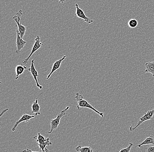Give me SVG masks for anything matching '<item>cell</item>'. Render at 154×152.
<instances>
[{
	"instance_id": "6da1fadb",
	"label": "cell",
	"mask_w": 154,
	"mask_h": 152,
	"mask_svg": "<svg viewBox=\"0 0 154 152\" xmlns=\"http://www.w3.org/2000/svg\"><path fill=\"white\" fill-rule=\"evenodd\" d=\"M77 103V107L78 110L80 109V108L84 107V108H88L90 109L91 110L95 111L96 113L99 114L100 116L102 118L104 117V113L103 112H100L96 109L94 107L88 102L87 101H86L84 98L83 95L80 94L79 93H76L75 97Z\"/></svg>"
},
{
	"instance_id": "7a4b0ae2",
	"label": "cell",
	"mask_w": 154,
	"mask_h": 152,
	"mask_svg": "<svg viewBox=\"0 0 154 152\" xmlns=\"http://www.w3.org/2000/svg\"><path fill=\"white\" fill-rule=\"evenodd\" d=\"M70 107L69 106H67L65 108V109L62 110L61 111L60 113H59L58 114L57 117L55 119H52L51 121V128L50 131L48 132L49 134H51L52 132L54 131V130L56 129H57L60 123V119L63 116L66 115V112L69 109Z\"/></svg>"
},
{
	"instance_id": "3957f363",
	"label": "cell",
	"mask_w": 154,
	"mask_h": 152,
	"mask_svg": "<svg viewBox=\"0 0 154 152\" xmlns=\"http://www.w3.org/2000/svg\"><path fill=\"white\" fill-rule=\"evenodd\" d=\"M23 15V11L20 10L13 18V20L17 23L16 26L18 27L20 36L22 38H23L24 36L26 34V27L22 25L21 23V17Z\"/></svg>"
},
{
	"instance_id": "277c9868",
	"label": "cell",
	"mask_w": 154,
	"mask_h": 152,
	"mask_svg": "<svg viewBox=\"0 0 154 152\" xmlns=\"http://www.w3.org/2000/svg\"><path fill=\"white\" fill-rule=\"evenodd\" d=\"M154 115V108L153 109L149 110L146 113H145L144 115L140 118L139 121L137 123V125L134 127L132 126L130 127L129 131L131 132H133L136 129H137L138 127L142 124V123L148 121V120H152V117Z\"/></svg>"
},
{
	"instance_id": "5b68a950",
	"label": "cell",
	"mask_w": 154,
	"mask_h": 152,
	"mask_svg": "<svg viewBox=\"0 0 154 152\" xmlns=\"http://www.w3.org/2000/svg\"><path fill=\"white\" fill-rule=\"evenodd\" d=\"M43 44L41 43L40 41V38L38 36L36 37V38L35 39V42L34 44L33 47H32V50L29 56L28 57H27L26 59H24L23 60V63L24 65H25L28 63L29 60L31 57L34 54V53H35L37 50L38 49H40V48L43 46Z\"/></svg>"
},
{
	"instance_id": "8992f818",
	"label": "cell",
	"mask_w": 154,
	"mask_h": 152,
	"mask_svg": "<svg viewBox=\"0 0 154 152\" xmlns=\"http://www.w3.org/2000/svg\"><path fill=\"white\" fill-rule=\"evenodd\" d=\"M76 12L75 15L78 18L82 19L88 24H91L93 23V20L90 18H88L85 15L84 11L81 8L79 7L78 4H75Z\"/></svg>"
},
{
	"instance_id": "52a82bcc",
	"label": "cell",
	"mask_w": 154,
	"mask_h": 152,
	"mask_svg": "<svg viewBox=\"0 0 154 152\" xmlns=\"http://www.w3.org/2000/svg\"><path fill=\"white\" fill-rule=\"evenodd\" d=\"M16 34H17V38H16L17 49H16V53L18 54L19 53H20L22 49L24 47H25V45L26 44V41L24 40L23 38L21 37L17 26H16Z\"/></svg>"
},
{
	"instance_id": "ba28073f",
	"label": "cell",
	"mask_w": 154,
	"mask_h": 152,
	"mask_svg": "<svg viewBox=\"0 0 154 152\" xmlns=\"http://www.w3.org/2000/svg\"><path fill=\"white\" fill-rule=\"evenodd\" d=\"M34 64V60H32L30 67L29 68V70L30 72L32 75V76L33 77L35 81V82H36V85L37 87L39 88V89H42L43 88V86L40 85L39 83H38V79H37V78L38 76V73L37 70L35 69V67Z\"/></svg>"
},
{
	"instance_id": "9c48e42d",
	"label": "cell",
	"mask_w": 154,
	"mask_h": 152,
	"mask_svg": "<svg viewBox=\"0 0 154 152\" xmlns=\"http://www.w3.org/2000/svg\"><path fill=\"white\" fill-rule=\"evenodd\" d=\"M34 118H35V116H34V115H29V114L25 113L21 117V118L18 121H17L15 123L11 130L12 132L15 131L17 129V127L20 123H23V122L27 123V122H29L31 119Z\"/></svg>"
},
{
	"instance_id": "30bf717a",
	"label": "cell",
	"mask_w": 154,
	"mask_h": 152,
	"mask_svg": "<svg viewBox=\"0 0 154 152\" xmlns=\"http://www.w3.org/2000/svg\"><path fill=\"white\" fill-rule=\"evenodd\" d=\"M66 57H67L66 56L63 55L61 59L56 60L54 63L53 65L51 71L50 73L48 75V77L47 78V79H49L51 78V76L53 75V74L60 68L61 63L65 59Z\"/></svg>"
},
{
	"instance_id": "8fae6325",
	"label": "cell",
	"mask_w": 154,
	"mask_h": 152,
	"mask_svg": "<svg viewBox=\"0 0 154 152\" xmlns=\"http://www.w3.org/2000/svg\"><path fill=\"white\" fill-rule=\"evenodd\" d=\"M41 107L38 104V99L36 98L35 101L32 104V112L35 113V116L40 115V109Z\"/></svg>"
},
{
	"instance_id": "7c38bea8",
	"label": "cell",
	"mask_w": 154,
	"mask_h": 152,
	"mask_svg": "<svg viewBox=\"0 0 154 152\" xmlns=\"http://www.w3.org/2000/svg\"><path fill=\"white\" fill-rule=\"evenodd\" d=\"M27 69V67L25 65H17L15 68V73H16L15 79H18L19 76L23 73L25 70H26Z\"/></svg>"
},
{
	"instance_id": "4fadbf2b",
	"label": "cell",
	"mask_w": 154,
	"mask_h": 152,
	"mask_svg": "<svg viewBox=\"0 0 154 152\" xmlns=\"http://www.w3.org/2000/svg\"><path fill=\"white\" fill-rule=\"evenodd\" d=\"M52 145V143L50 140V138H47V140L45 142H43L42 144L38 145V146L39 147L40 152H49V150L47 149L46 147L48 146H51Z\"/></svg>"
},
{
	"instance_id": "5bb4252c",
	"label": "cell",
	"mask_w": 154,
	"mask_h": 152,
	"mask_svg": "<svg viewBox=\"0 0 154 152\" xmlns=\"http://www.w3.org/2000/svg\"><path fill=\"white\" fill-rule=\"evenodd\" d=\"M145 66L146 69L144 72L152 74L153 76L154 77V61L146 62Z\"/></svg>"
},
{
	"instance_id": "9a60e30c",
	"label": "cell",
	"mask_w": 154,
	"mask_h": 152,
	"mask_svg": "<svg viewBox=\"0 0 154 152\" xmlns=\"http://www.w3.org/2000/svg\"><path fill=\"white\" fill-rule=\"evenodd\" d=\"M152 144L154 145V137L153 136H150L147 138L143 142L140 143L137 146V147L141 148L144 145H149Z\"/></svg>"
},
{
	"instance_id": "2e32d148",
	"label": "cell",
	"mask_w": 154,
	"mask_h": 152,
	"mask_svg": "<svg viewBox=\"0 0 154 152\" xmlns=\"http://www.w3.org/2000/svg\"><path fill=\"white\" fill-rule=\"evenodd\" d=\"M33 138L34 139H36V142H37V145H38L42 144L43 142H45L47 140V138L43 136L39 132H38V136H34L33 137Z\"/></svg>"
},
{
	"instance_id": "e0dca14e",
	"label": "cell",
	"mask_w": 154,
	"mask_h": 152,
	"mask_svg": "<svg viewBox=\"0 0 154 152\" xmlns=\"http://www.w3.org/2000/svg\"><path fill=\"white\" fill-rule=\"evenodd\" d=\"M76 151L79 152H93L92 148L90 147H82L81 146L76 147Z\"/></svg>"
},
{
	"instance_id": "ac0fdd59",
	"label": "cell",
	"mask_w": 154,
	"mask_h": 152,
	"mask_svg": "<svg viewBox=\"0 0 154 152\" xmlns=\"http://www.w3.org/2000/svg\"><path fill=\"white\" fill-rule=\"evenodd\" d=\"M128 25L131 28H134L138 25V22L136 19H131L128 22Z\"/></svg>"
},
{
	"instance_id": "d6986e66",
	"label": "cell",
	"mask_w": 154,
	"mask_h": 152,
	"mask_svg": "<svg viewBox=\"0 0 154 152\" xmlns=\"http://www.w3.org/2000/svg\"><path fill=\"white\" fill-rule=\"evenodd\" d=\"M133 146V143L130 142L129 143L128 147H126V148H123L122 150H120V152H129L131 151V149Z\"/></svg>"
},
{
	"instance_id": "ffe728a7",
	"label": "cell",
	"mask_w": 154,
	"mask_h": 152,
	"mask_svg": "<svg viewBox=\"0 0 154 152\" xmlns=\"http://www.w3.org/2000/svg\"><path fill=\"white\" fill-rule=\"evenodd\" d=\"M145 151L148 152H154V146L149 147L146 148Z\"/></svg>"
},
{
	"instance_id": "44dd1931",
	"label": "cell",
	"mask_w": 154,
	"mask_h": 152,
	"mask_svg": "<svg viewBox=\"0 0 154 152\" xmlns=\"http://www.w3.org/2000/svg\"><path fill=\"white\" fill-rule=\"evenodd\" d=\"M8 109H6L4 110H3L2 111V113H1V115H0V116H1V117H2V115H3V114H4L5 113H6V112H7L8 111Z\"/></svg>"
},
{
	"instance_id": "7402d4cb",
	"label": "cell",
	"mask_w": 154,
	"mask_h": 152,
	"mask_svg": "<svg viewBox=\"0 0 154 152\" xmlns=\"http://www.w3.org/2000/svg\"><path fill=\"white\" fill-rule=\"evenodd\" d=\"M58 1L60 3L63 4L66 2V0H58Z\"/></svg>"
}]
</instances>
